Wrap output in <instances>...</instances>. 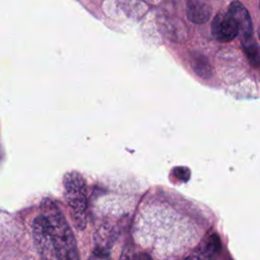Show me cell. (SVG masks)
Masks as SVG:
<instances>
[{"label":"cell","mask_w":260,"mask_h":260,"mask_svg":"<svg viewBox=\"0 0 260 260\" xmlns=\"http://www.w3.org/2000/svg\"><path fill=\"white\" fill-rule=\"evenodd\" d=\"M32 237L35 245L43 260H52L55 250L48 221L43 214L38 215L32 222Z\"/></svg>","instance_id":"obj_3"},{"label":"cell","mask_w":260,"mask_h":260,"mask_svg":"<svg viewBox=\"0 0 260 260\" xmlns=\"http://www.w3.org/2000/svg\"><path fill=\"white\" fill-rule=\"evenodd\" d=\"M221 250L220 239L213 233L205 237L184 260H216Z\"/></svg>","instance_id":"obj_6"},{"label":"cell","mask_w":260,"mask_h":260,"mask_svg":"<svg viewBox=\"0 0 260 260\" xmlns=\"http://www.w3.org/2000/svg\"><path fill=\"white\" fill-rule=\"evenodd\" d=\"M243 51L252 67H260V46L256 43L253 36L242 38Z\"/></svg>","instance_id":"obj_9"},{"label":"cell","mask_w":260,"mask_h":260,"mask_svg":"<svg viewBox=\"0 0 260 260\" xmlns=\"http://www.w3.org/2000/svg\"><path fill=\"white\" fill-rule=\"evenodd\" d=\"M258 37H259V39H260V26H259V28H258Z\"/></svg>","instance_id":"obj_13"},{"label":"cell","mask_w":260,"mask_h":260,"mask_svg":"<svg viewBox=\"0 0 260 260\" xmlns=\"http://www.w3.org/2000/svg\"><path fill=\"white\" fill-rule=\"evenodd\" d=\"M133 257L130 253V251L128 249H124L121 257H120V260H133Z\"/></svg>","instance_id":"obj_12"},{"label":"cell","mask_w":260,"mask_h":260,"mask_svg":"<svg viewBox=\"0 0 260 260\" xmlns=\"http://www.w3.org/2000/svg\"><path fill=\"white\" fill-rule=\"evenodd\" d=\"M212 37L222 43L233 41L239 35V27L229 12H218L211 23Z\"/></svg>","instance_id":"obj_4"},{"label":"cell","mask_w":260,"mask_h":260,"mask_svg":"<svg viewBox=\"0 0 260 260\" xmlns=\"http://www.w3.org/2000/svg\"><path fill=\"white\" fill-rule=\"evenodd\" d=\"M119 236L118 230L111 223H105L99 228L94 234L93 255L99 258H106Z\"/></svg>","instance_id":"obj_5"},{"label":"cell","mask_w":260,"mask_h":260,"mask_svg":"<svg viewBox=\"0 0 260 260\" xmlns=\"http://www.w3.org/2000/svg\"><path fill=\"white\" fill-rule=\"evenodd\" d=\"M186 13L190 21L201 24L210 18L212 9L211 6L204 0H190L187 5Z\"/></svg>","instance_id":"obj_8"},{"label":"cell","mask_w":260,"mask_h":260,"mask_svg":"<svg viewBox=\"0 0 260 260\" xmlns=\"http://www.w3.org/2000/svg\"><path fill=\"white\" fill-rule=\"evenodd\" d=\"M43 214L50 229L57 260H79L77 244L72 230L56 203L45 198L41 203Z\"/></svg>","instance_id":"obj_1"},{"label":"cell","mask_w":260,"mask_h":260,"mask_svg":"<svg viewBox=\"0 0 260 260\" xmlns=\"http://www.w3.org/2000/svg\"><path fill=\"white\" fill-rule=\"evenodd\" d=\"M64 197L69 206L75 228L82 231L87 222V188L82 175L76 171L68 172L63 177Z\"/></svg>","instance_id":"obj_2"},{"label":"cell","mask_w":260,"mask_h":260,"mask_svg":"<svg viewBox=\"0 0 260 260\" xmlns=\"http://www.w3.org/2000/svg\"><path fill=\"white\" fill-rule=\"evenodd\" d=\"M228 12L237 23L242 38L251 37L253 32V23L247 8L240 1L235 0L230 4Z\"/></svg>","instance_id":"obj_7"},{"label":"cell","mask_w":260,"mask_h":260,"mask_svg":"<svg viewBox=\"0 0 260 260\" xmlns=\"http://www.w3.org/2000/svg\"><path fill=\"white\" fill-rule=\"evenodd\" d=\"M191 63L194 71L202 78H208L211 75V67L207 58L201 53H192Z\"/></svg>","instance_id":"obj_10"},{"label":"cell","mask_w":260,"mask_h":260,"mask_svg":"<svg viewBox=\"0 0 260 260\" xmlns=\"http://www.w3.org/2000/svg\"><path fill=\"white\" fill-rule=\"evenodd\" d=\"M133 260H152V258L146 253H138L133 257Z\"/></svg>","instance_id":"obj_11"}]
</instances>
